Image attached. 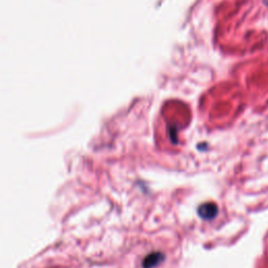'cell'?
I'll return each mask as SVG.
<instances>
[{
  "label": "cell",
  "mask_w": 268,
  "mask_h": 268,
  "mask_svg": "<svg viewBox=\"0 0 268 268\" xmlns=\"http://www.w3.org/2000/svg\"><path fill=\"white\" fill-rule=\"evenodd\" d=\"M198 214L202 219H214L218 214V208L215 203H203L198 209Z\"/></svg>",
  "instance_id": "1"
},
{
  "label": "cell",
  "mask_w": 268,
  "mask_h": 268,
  "mask_svg": "<svg viewBox=\"0 0 268 268\" xmlns=\"http://www.w3.org/2000/svg\"><path fill=\"white\" fill-rule=\"evenodd\" d=\"M164 259V256L161 253H153L148 255L146 259L143 260V267L145 268H153L154 266L158 265Z\"/></svg>",
  "instance_id": "2"
}]
</instances>
